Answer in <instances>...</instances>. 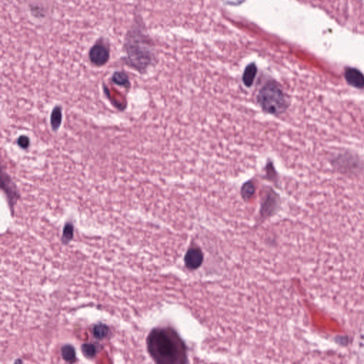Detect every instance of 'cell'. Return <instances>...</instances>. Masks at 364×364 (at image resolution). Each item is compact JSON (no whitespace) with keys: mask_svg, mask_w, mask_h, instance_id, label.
I'll return each mask as SVG.
<instances>
[{"mask_svg":"<svg viewBox=\"0 0 364 364\" xmlns=\"http://www.w3.org/2000/svg\"><path fill=\"white\" fill-rule=\"evenodd\" d=\"M147 346L149 354L156 363L180 364L186 362V346L173 329H153L147 337Z\"/></svg>","mask_w":364,"mask_h":364,"instance_id":"obj_1","label":"cell"},{"mask_svg":"<svg viewBox=\"0 0 364 364\" xmlns=\"http://www.w3.org/2000/svg\"><path fill=\"white\" fill-rule=\"evenodd\" d=\"M124 62L140 74L146 72L154 62V53L148 36L144 32L142 23L134 19L127 32L123 45Z\"/></svg>","mask_w":364,"mask_h":364,"instance_id":"obj_2","label":"cell"},{"mask_svg":"<svg viewBox=\"0 0 364 364\" xmlns=\"http://www.w3.org/2000/svg\"><path fill=\"white\" fill-rule=\"evenodd\" d=\"M257 102L264 112L275 116L284 113L288 107L287 97L274 80L267 82L260 90Z\"/></svg>","mask_w":364,"mask_h":364,"instance_id":"obj_3","label":"cell"},{"mask_svg":"<svg viewBox=\"0 0 364 364\" xmlns=\"http://www.w3.org/2000/svg\"><path fill=\"white\" fill-rule=\"evenodd\" d=\"M110 56L109 46L104 40H98L90 49L88 58L92 64L101 67L108 62Z\"/></svg>","mask_w":364,"mask_h":364,"instance_id":"obj_4","label":"cell"},{"mask_svg":"<svg viewBox=\"0 0 364 364\" xmlns=\"http://www.w3.org/2000/svg\"><path fill=\"white\" fill-rule=\"evenodd\" d=\"M1 189L4 190V193L7 196L8 202H9L11 208H13L14 205L20 199V193H19L17 186L11 180L9 176L3 172L1 173Z\"/></svg>","mask_w":364,"mask_h":364,"instance_id":"obj_5","label":"cell"},{"mask_svg":"<svg viewBox=\"0 0 364 364\" xmlns=\"http://www.w3.org/2000/svg\"><path fill=\"white\" fill-rule=\"evenodd\" d=\"M203 253L199 248H192L189 249L185 256V265L191 270H195L200 267L203 262Z\"/></svg>","mask_w":364,"mask_h":364,"instance_id":"obj_6","label":"cell"},{"mask_svg":"<svg viewBox=\"0 0 364 364\" xmlns=\"http://www.w3.org/2000/svg\"><path fill=\"white\" fill-rule=\"evenodd\" d=\"M345 78L349 84L356 88H362L364 87V77L363 74L356 69H346Z\"/></svg>","mask_w":364,"mask_h":364,"instance_id":"obj_7","label":"cell"},{"mask_svg":"<svg viewBox=\"0 0 364 364\" xmlns=\"http://www.w3.org/2000/svg\"><path fill=\"white\" fill-rule=\"evenodd\" d=\"M257 74V67L255 63H251L245 68L243 75V82L246 87L252 86Z\"/></svg>","mask_w":364,"mask_h":364,"instance_id":"obj_8","label":"cell"},{"mask_svg":"<svg viewBox=\"0 0 364 364\" xmlns=\"http://www.w3.org/2000/svg\"><path fill=\"white\" fill-rule=\"evenodd\" d=\"M50 122L52 130L56 132L62 123V110L60 106H56L52 110Z\"/></svg>","mask_w":364,"mask_h":364,"instance_id":"obj_9","label":"cell"},{"mask_svg":"<svg viewBox=\"0 0 364 364\" xmlns=\"http://www.w3.org/2000/svg\"><path fill=\"white\" fill-rule=\"evenodd\" d=\"M61 356L65 362L74 363L77 362V351L75 348L71 344L63 345L61 348Z\"/></svg>","mask_w":364,"mask_h":364,"instance_id":"obj_10","label":"cell"},{"mask_svg":"<svg viewBox=\"0 0 364 364\" xmlns=\"http://www.w3.org/2000/svg\"><path fill=\"white\" fill-rule=\"evenodd\" d=\"M111 80L115 84L124 87L126 88H130L131 85L129 77L123 71H116V72L114 73Z\"/></svg>","mask_w":364,"mask_h":364,"instance_id":"obj_11","label":"cell"},{"mask_svg":"<svg viewBox=\"0 0 364 364\" xmlns=\"http://www.w3.org/2000/svg\"><path fill=\"white\" fill-rule=\"evenodd\" d=\"M109 327L105 324H97L93 327V337L98 340H103L108 336Z\"/></svg>","mask_w":364,"mask_h":364,"instance_id":"obj_12","label":"cell"},{"mask_svg":"<svg viewBox=\"0 0 364 364\" xmlns=\"http://www.w3.org/2000/svg\"><path fill=\"white\" fill-rule=\"evenodd\" d=\"M256 188L252 181H249L245 183L241 188V196L244 200H249L254 195Z\"/></svg>","mask_w":364,"mask_h":364,"instance_id":"obj_13","label":"cell"},{"mask_svg":"<svg viewBox=\"0 0 364 364\" xmlns=\"http://www.w3.org/2000/svg\"><path fill=\"white\" fill-rule=\"evenodd\" d=\"M81 351L83 356L87 359H93L96 357L97 348L93 343H85L81 346Z\"/></svg>","mask_w":364,"mask_h":364,"instance_id":"obj_14","label":"cell"},{"mask_svg":"<svg viewBox=\"0 0 364 364\" xmlns=\"http://www.w3.org/2000/svg\"><path fill=\"white\" fill-rule=\"evenodd\" d=\"M74 238V226L71 223H66L63 227L62 242L64 244H67Z\"/></svg>","mask_w":364,"mask_h":364,"instance_id":"obj_15","label":"cell"},{"mask_svg":"<svg viewBox=\"0 0 364 364\" xmlns=\"http://www.w3.org/2000/svg\"><path fill=\"white\" fill-rule=\"evenodd\" d=\"M17 145H18L19 147H21L22 149L26 150V149H27L29 147V138L26 135L20 136L18 140H17Z\"/></svg>","mask_w":364,"mask_h":364,"instance_id":"obj_16","label":"cell"}]
</instances>
